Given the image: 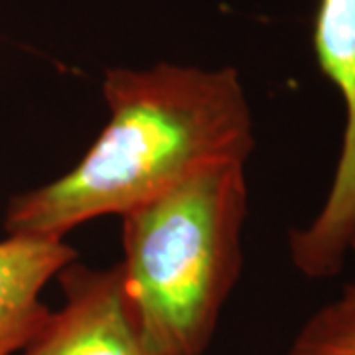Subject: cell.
Here are the masks:
<instances>
[{
	"instance_id": "cell-1",
	"label": "cell",
	"mask_w": 355,
	"mask_h": 355,
	"mask_svg": "<svg viewBox=\"0 0 355 355\" xmlns=\"http://www.w3.org/2000/svg\"><path fill=\"white\" fill-rule=\"evenodd\" d=\"M109 121L71 170L18 193L6 235L65 241L105 216L123 217L216 162H249L257 139L249 97L233 67L156 64L105 73Z\"/></svg>"
},
{
	"instance_id": "cell-2",
	"label": "cell",
	"mask_w": 355,
	"mask_h": 355,
	"mask_svg": "<svg viewBox=\"0 0 355 355\" xmlns=\"http://www.w3.org/2000/svg\"><path fill=\"white\" fill-rule=\"evenodd\" d=\"M247 162H216L123 219V282L148 355H203L241 279Z\"/></svg>"
},
{
	"instance_id": "cell-3",
	"label": "cell",
	"mask_w": 355,
	"mask_h": 355,
	"mask_svg": "<svg viewBox=\"0 0 355 355\" xmlns=\"http://www.w3.org/2000/svg\"><path fill=\"white\" fill-rule=\"evenodd\" d=\"M62 304L16 355H148L128 308L121 265L71 261L55 277Z\"/></svg>"
},
{
	"instance_id": "cell-4",
	"label": "cell",
	"mask_w": 355,
	"mask_h": 355,
	"mask_svg": "<svg viewBox=\"0 0 355 355\" xmlns=\"http://www.w3.org/2000/svg\"><path fill=\"white\" fill-rule=\"evenodd\" d=\"M67 241L6 235L0 241V355H16L48 314L42 294L76 261Z\"/></svg>"
},
{
	"instance_id": "cell-5",
	"label": "cell",
	"mask_w": 355,
	"mask_h": 355,
	"mask_svg": "<svg viewBox=\"0 0 355 355\" xmlns=\"http://www.w3.org/2000/svg\"><path fill=\"white\" fill-rule=\"evenodd\" d=\"M314 51L343 105V135L331 186L355 198V0H320Z\"/></svg>"
},
{
	"instance_id": "cell-6",
	"label": "cell",
	"mask_w": 355,
	"mask_h": 355,
	"mask_svg": "<svg viewBox=\"0 0 355 355\" xmlns=\"http://www.w3.org/2000/svg\"><path fill=\"white\" fill-rule=\"evenodd\" d=\"M284 355H355V279L306 318Z\"/></svg>"
},
{
	"instance_id": "cell-7",
	"label": "cell",
	"mask_w": 355,
	"mask_h": 355,
	"mask_svg": "<svg viewBox=\"0 0 355 355\" xmlns=\"http://www.w3.org/2000/svg\"><path fill=\"white\" fill-rule=\"evenodd\" d=\"M349 254H355V235H354V239H352V247H349Z\"/></svg>"
}]
</instances>
